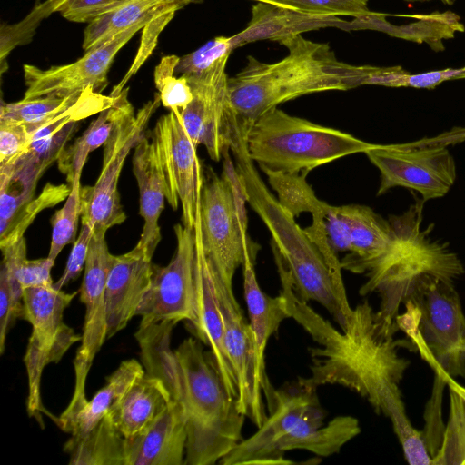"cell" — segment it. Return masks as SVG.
<instances>
[{
  "label": "cell",
  "mask_w": 465,
  "mask_h": 465,
  "mask_svg": "<svg viewBox=\"0 0 465 465\" xmlns=\"http://www.w3.org/2000/svg\"><path fill=\"white\" fill-rule=\"evenodd\" d=\"M290 318L318 343L310 348L309 384H340L366 399L377 414L389 418L394 433L411 424L400 388L411 361L399 348L411 341L397 340L398 326L383 322L367 300L352 308L348 323L338 331L296 293L290 271L279 253L273 254Z\"/></svg>",
  "instance_id": "1"
},
{
  "label": "cell",
  "mask_w": 465,
  "mask_h": 465,
  "mask_svg": "<svg viewBox=\"0 0 465 465\" xmlns=\"http://www.w3.org/2000/svg\"><path fill=\"white\" fill-rule=\"evenodd\" d=\"M151 373L170 396L178 399L186 417L184 465H213L242 440L245 416L225 389L210 351L187 338L163 353Z\"/></svg>",
  "instance_id": "2"
},
{
  "label": "cell",
  "mask_w": 465,
  "mask_h": 465,
  "mask_svg": "<svg viewBox=\"0 0 465 465\" xmlns=\"http://www.w3.org/2000/svg\"><path fill=\"white\" fill-rule=\"evenodd\" d=\"M279 43L288 49L284 58L268 64L248 56L246 65L228 79L235 117L248 128L260 115L284 102L367 84L372 66L340 61L327 43L313 42L302 34Z\"/></svg>",
  "instance_id": "3"
},
{
  "label": "cell",
  "mask_w": 465,
  "mask_h": 465,
  "mask_svg": "<svg viewBox=\"0 0 465 465\" xmlns=\"http://www.w3.org/2000/svg\"><path fill=\"white\" fill-rule=\"evenodd\" d=\"M230 150L235 158L247 203L262 220L290 271L294 290L304 302L323 306L343 330L351 307L344 282L331 270L322 252L265 186L246 149V130L235 124Z\"/></svg>",
  "instance_id": "4"
},
{
  "label": "cell",
  "mask_w": 465,
  "mask_h": 465,
  "mask_svg": "<svg viewBox=\"0 0 465 465\" xmlns=\"http://www.w3.org/2000/svg\"><path fill=\"white\" fill-rule=\"evenodd\" d=\"M423 203L417 201L402 214L389 217L395 232L393 247L359 291L361 295H380L376 312L390 325H398L400 305L419 279L432 275L455 283L465 272L460 259L448 244L432 240L430 227H421Z\"/></svg>",
  "instance_id": "5"
},
{
  "label": "cell",
  "mask_w": 465,
  "mask_h": 465,
  "mask_svg": "<svg viewBox=\"0 0 465 465\" xmlns=\"http://www.w3.org/2000/svg\"><path fill=\"white\" fill-rule=\"evenodd\" d=\"M374 143L278 107L260 115L246 132V149L260 168L304 173L336 159L365 153Z\"/></svg>",
  "instance_id": "6"
},
{
  "label": "cell",
  "mask_w": 465,
  "mask_h": 465,
  "mask_svg": "<svg viewBox=\"0 0 465 465\" xmlns=\"http://www.w3.org/2000/svg\"><path fill=\"white\" fill-rule=\"evenodd\" d=\"M397 323L436 374L465 379V314L454 283L432 275L415 282Z\"/></svg>",
  "instance_id": "7"
},
{
  "label": "cell",
  "mask_w": 465,
  "mask_h": 465,
  "mask_svg": "<svg viewBox=\"0 0 465 465\" xmlns=\"http://www.w3.org/2000/svg\"><path fill=\"white\" fill-rule=\"evenodd\" d=\"M223 171L212 170L203 176L197 228L201 245L213 272L232 282L236 270L248 252L257 253L259 245L247 234L245 192L229 152L223 156Z\"/></svg>",
  "instance_id": "8"
},
{
  "label": "cell",
  "mask_w": 465,
  "mask_h": 465,
  "mask_svg": "<svg viewBox=\"0 0 465 465\" xmlns=\"http://www.w3.org/2000/svg\"><path fill=\"white\" fill-rule=\"evenodd\" d=\"M77 293L65 292L54 285L27 288L23 292L21 318L32 326L24 356L28 379L26 410L41 424L43 371L48 364L58 362L82 338L63 320L64 312Z\"/></svg>",
  "instance_id": "9"
},
{
  "label": "cell",
  "mask_w": 465,
  "mask_h": 465,
  "mask_svg": "<svg viewBox=\"0 0 465 465\" xmlns=\"http://www.w3.org/2000/svg\"><path fill=\"white\" fill-rule=\"evenodd\" d=\"M316 390L303 378L279 390L268 385L263 390L269 409L267 419L254 434L238 443L219 464L293 463L281 459L277 448L285 437L304 425H323L325 412L320 405Z\"/></svg>",
  "instance_id": "10"
},
{
  "label": "cell",
  "mask_w": 465,
  "mask_h": 465,
  "mask_svg": "<svg viewBox=\"0 0 465 465\" xmlns=\"http://www.w3.org/2000/svg\"><path fill=\"white\" fill-rule=\"evenodd\" d=\"M160 103L157 93L136 114H129L118 124L104 145L103 165L97 181L93 186H82L81 223L89 225L94 234H105L108 229L125 221L118 193L120 173Z\"/></svg>",
  "instance_id": "11"
},
{
  "label": "cell",
  "mask_w": 465,
  "mask_h": 465,
  "mask_svg": "<svg viewBox=\"0 0 465 465\" xmlns=\"http://www.w3.org/2000/svg\"><path fill=\"white\" fill-rule=\"evenodd\" d=\"M381 173L378 195L394 187L418 192L422 201L444 196L454 184V158L443 145L374 144L364 153Z\"/></svg>",
  "instance_id": "12"
},
{
  "label": "cell",
  "mask_w": 465,
  "mask_h": 465,
  "mask_svg": "<svg viewBox=\"0 0 465 465\" xmlns=\"http://www.w3.org/2000/svg\"><path fill=\"white\" fill-rule=\"evenodd\" d=\"M174 232L177 244L172 260L166 266L153 264L151 286L136 312L140 324L186 321L193 325L197 321L194 229L177 223Z\"/></svg>",
  "instance_id": "13"
},
{
  "label": "cell",
  "mask_w": 465,
  "mask_h": 465,
  "mask_svg": "<svg viewBox=\"0 0 465 465\" xmlns=\"http://www.w3.org/2000/svg\"><path fill=\"white\" fill-rule=\"evenodd\" d=\"M105 234H93L86 259L80 292L85 307L81 344L74 360V390L73 397L58 418L64 420L74 416L87 401L86 379L97 352L107 339L105 283L112 258Z\"/></svg>",
  "instance_id": "14"
},
{
  "label": "cell",
  "mask_w": 465,
  "mask_h": 465,
  "mask_svg": "<svg viewBox=\"0 0 465 465\" xmlns=\"http://www.w3.org/2000/svg\"><path fill=\"white\" fill-rule=\"evenodd\" d=\"M212 273L223 322L224 347L237 381V406L242 414L260 428L268 416L262 392L270 381L260 371L253 331L234 296L232 282L213 271Z\"/></svg>",
  "instance_id": "15"
},
{
  "label": "cell",
  "mask_w": 465,
  "mask_h": 465,
  "mask_svg": "<svg viewBox=\"0 0 465 465\" xmlns=\"http://www.w3.org/2000/svg\"><path fill=\"white\" fill-rule=\"evenodd\" d=\"M167 185L166 199L176 210L182 205V223L194 229L203 173L197 146L186 132L178 111H169L156 122L151 134Z\"/></svg>",
  "instance_id": "16"
},
{
  "label": "cell",
  "mask_w": 465,
  "mask_h": 465,
  "mask_svg": "<svg viewBox=\"0 0 465 465\" xmlns=\"http://www.w3.org/2000/svg\"><path fill=\"white\" fill-rule=\"evenodd\" d=\"M153 17V16H152ZM143 20L84 53L74 63L41 69L24 64L25 91L22 99L66 97L92 87L102 94L109 84L108 72L116 54L152 18Z\"/></svg>",
  "instance_id": "17"
},
{
  "label": "cell",
  "mask_w": 465,
  "mask_h": 465,
  "mask_svg": "<svg viewBox=\"0 0 465 465\" xmlns=\"http://www.w3.org/2000/svg\"><path fill=\"white\" fill-rule=\"evenodd\" d=\"M223 61L202 76H184L193 93L191 103L180 113L193 143L203 145L213 161L229 152L235 114L232 107L225 67Z\"/></svg>",
  "instance_id": "18"
},
{
  "label": "cell",
  "mask_w": 465,
  "mask_h": 465,
  "mask_svg": "<svg viewBox=\"0 0 465 465\" xmlns=\"http://www.w3.org/2000/svg\"><path fill=\"white\" fill-rule=\"evenodd\" d=\"M152 260L137 244L124 254L112 255L105 283L107 339L124 329L136 315L151 286Z\"/></svg>",
  "instance_id": "19"
},
{
  "label": "cell",
  "mask_w": 465,
  "mask_h": 465,
  "mask_svg": "<svg viewBox=\"0 0 465 465\" xmlns=\"http://www.w3.org/2000/svg\"><path fill=\"white\" fill-rule=\"evenodd\" d=\"M194 233L197 321L193 325H190V328L199 341L209 346V351L226 391L237 399V381L224 347L223 322L213 273L203 253L196 227Z\"/></svg>",
  "instance_id": "20"
},
{
  "label": "cell",
  "mask_w": 465,
  "mask_h": 465,
  "mask_svg": "<svg viewBox=\"0 0 465 465\" xmlns=\"http://www.w3.org/2000/svg\"><path fill=\"white\" fill-rule=\"evenodd\" d=\"M186 440L183 406L171 397L167 408L147 429L126 439L125 465H183Z\"/></svg>",
  "instance_id": "21"
},
{
  "label": "cell",
  "mask_w": 465,
  "mask_h": 465,
  "mask_svg": "<svg viewBox=\"0 0 465 465\" xmlns=\"http://www.w3.org/2000/svg\"><path fill=\"white\" fill-rule=\"evenodd\" d=\"M339 209L351 235V250L341 261V266L353 273L368 274L390 252L394 242L393 227L368 206L349 204Z\"/></svg>",
  "instance_id": "22"
},
{
  "label": "cell",
  "mask_w": 465,
  "mask_h": 465,
  "mask_svg": "<svg viewBox=\"0 0 465 465\" xmlns=\"http://www.w3.org/2000/svg\"><path fill=\"white\" fill-rule=\"evenodd\" d=\"M133 172L140 193L143 231L136 243L151 257L161 241L159 218L164 207L167 185L156 147L144 134L134 148Z\"/></svg>",
  "instance_id": "23"
},
{
  "label": "cell",
  "mask_w": 465,
  "mask_h": 465,
  "mask_svg": "<svg viewBox=\"0 0 465 465\" xmlns=\"http://www.w3.org/2000/svg\"><path fill=\"white\" fill-rule=\"evenodd\" d=\"M326 26L348 28L349 23L339 16L316 15L258 3L252 9L246 28L232 35L235 47L250 42L283 38Z\"/></svg>",
  "instance_id": "24"
},
{
  "label": "cell",
  "mask_w": 465,
  "mask_h": 465,
  "mask_svg": "<svg viewBox=\"0 0 465 465\" xmlns=\"http://www.w3.org/2000/svg\"><path fill=\"white\" fill-rule=\"evenodd\" d=\"M171 396L163 381L146 372L138 378L108 415L125 438L141 434L167 408Z\"/></svg>",
  "instance_id": "25"
},
{
  "label": "cell",
  "mask_w": 465,
  "mask_h": 465,
  "mask_svg": "<svg viewBox=\"0 0 465 465\" xmlns=\"http://www.w3.org/2000/svg\"><path fill=\"white\" fill-rule=\"evenodd\" d=\"M257 253L248 252L243 267V290L250 324L253 331L260 371H265V349L269 338L274 334L282 322L290 318L285 298L282 293L270 297L261 289L254 269Z\"/></svg>",
  "instance_id": "26"
},
{
  "label": "cell",
  "mask_w": 465,
  "mask_h": 465,
  "mask_svg": "<svg viewBox=\"0 0 465 465\" xmlns=\"http://www.w3.org/2000/svg\"><path fill=\"white\" fill-rule=\"evenodd\" d=\"M417 19L416 22L395 25L385 19V15L371 12L365 16L354 18L349 24V28L377 30L394 37L426 43L435 51L444 49L443 40L453 38L456 33L465 31L460 16L451 11L419 15Z\"/></svg>",
  "instance_id": "27"
},
{
  "label": "cell",
  "mask_w": 465,
  "mask_h": 465,
  "mask_svg": "<svg viewBox=\"0 0 465 465\" xmlns=\"http://www.w3.org/2000/svg\"><path fill=\"white\" fill-rule=\"evenodd\" d=\"M128 91L129 88L125 87L117 95L114 104L98 114L82 135L62 151L57 165L60 172L65 175L69 185L74 177L82 175L89 154L104 146L118 124L134 113L128 100Z\"/></svg>",
  "instance_id": "28"
},
{
  "label": "cell",
  "mask_w": 465,
  "mask_h": 465,
  "mask_svg": "<svg viewBox=\"0 0 465 465\" xmlns=\"http://www.w3.org/2000/svg\"><path fill=\"white\" fill-rule=\"evenodd\" d=\"M145 370L135 359L120 363L106 378L105 384L87 400L85 404L71 418L58 421L60 428L74 437H83L90 432L123 397L129 387Z\"/></svg>",
  "instance_id": "29"
},
{
  "label": "cell",
  "mask_w": 465,
  "mask_h": 465,
  "mask_svg": "<svg viewBox=\"0 0 465 465\" xmlns=\"http://www.w3.org/2000/svg\"><path fill=\"white\" fill-rule=\"evenodd\" d=\"M0 274L8 283L12 299V321L21 318L23 292L27 288L53 286L51 276L54 261L48 257L28 260L25 237L1 248Z\"/></svg>",
  "instance_id": "30"
},
{
  "label": "cell",
  "mask_w": 465,
  "mask_h": 465,
  "mask_svg": "<svg viewBox=\"0 0 465 465\" xmlns=\"http://www.w3.org/2000/svg\"><path fill=\"white\" fill-rule=\"evenodd\" d=\"M126 439L105 415L86 435L71 438L64 450L70 465H125Z\"/></svg>",
  "instance_id": "31"
},
{
  "label": "cell",
  "mask_w": 465,
  "mask_h": 465,
  "mask_svg": "<svg viewBox=\"0 0 465 465\" xmlns=\"http://www.w3.org/2000/svg\"><path fill=\"white\" fill-rule=\"evenodd\" d=\"M199 0H125L90 21L84 32L82 47L95 48L114 35L153 16L163 7L177 2L188 5Z\"/></svg>",
  "instance_id": "32"
},
{
  "label": "cell",
  "mask_w": 465,
  "mask_h": 465,
  "mask_svg": "<svg viewBox=\"0 0 465 465\" xmlns=\"http://www.w3.org/2000/svg\"><path fill=\"white\" fill-rule=\"evenodd\" d=\"M360 432L358 419L351 415L337 416L322 427L307 425L292 431L280 442L277 454L284 458L286 451L306 450L328 457L339 452L342 446Z\"/></svg>",
  "instance_id": "33"
},
{
  "label": "cell",
  "mask_w": 465,
  "mask_h": 465,
  "mask_svg": "<svg viewBox=\"0 0 465 465\" xmlns=\"http://www.w3.org/2000/svg\"><path fill=\"white\" fill-rule=\"evenodd\" d=\"M272 188L277 193L278 202L292 216L310 213L312 218L324 215L327 203L321 201L306 182V174L261 168Z\"/></svg>",
  "instance_id": "34"
},
{
  "label": "cell",
  "mask_w": 465,
  "mask_h": 465,
  "mask_svg": "<svg viewBox=\"0 0 465 465\" xmlns=\"http://www.w3.org/2000/svg\"><path fill=\"white\" fill-rule=\"evenodd\" d=\"M84 91L66 97L44 96L29 100L21 99L15 103L2 101L0 118L25 124L32 141L37 131L45 127L55 117L74 104Z\"/></svg>",
  "instance_id": "35"
},
{
  "label": "cell",
  "mask_w": 465,
  "mask_h": 465,
  "mask_svg": "<svg viewBox=\"0 0 465 465\" xmlns=\"http://www.w3.org/2000/svg\"><path fill=\"white\" fill-rule=\"evenodd\" d=\"M450 415L440 448L432 465L465 464V389L449 379Z\"/></svg>",
  "instance_id": "36"
},
{
  "label": "cell",
  "mask_w": 465,
  "mask_h": 465,
  "mask_svg": "<svg viewBox=\"0 0 465 465\" xmlns=\"http://www.w3.org/2000/svg\"><path fill=\"white\" fill-rule=\"evenodd\" d=\"M71 186L66 184L46 183L35 200H30L17 212L7 229L0 233V248L12 244L24 237V233L37 214L66 200Z\"/></svg>",
  "instance_id": "37"
},
{
  "label": "cell",
  "mask_w": 465,
  "mask_h": 465,
  "mask_svg": "<svg viewBox=\"0 0 465 465\" xmlns=\"http://www.w3.org/2000/svg\"><path fill=\"white\" fill-rule=\"evenodd\" d=\"M462 78H464L462 68H447L421 74H410L400 65L375 66L367 84L433 89L442 82Z\"/></svg>",
  "instance_id": "38"
},
{
  "label": "cell",
  "mask_w": 465,
  "mask_h": 465,
  "mask_svg": "<svg viewBox=\"0 0 465 465\" xmlns=\"http://www.w3.org/2000/svg\"><path fill=\"white\" fill-rule=\"evenodd\" d=\"M70 186L65 203L51 219L52 237L47 257L54 262L64 247L74 241L82 214L81 175L74 177Z\"/></svg>",
  "instance_id": "39"
},
{
  "label": "cell",
  "mask_w": 465,
  "mask_h": 465,
  "mask_svg": "<svg viewBox=\"0 0 465 465\" xmlns=\"http://www.w3.org/2000/svg\"><path fill=\"white\" fill-rule=\"evenodd\" d=\"M180 57L174 54L162 58L154 70V84L161 104L169 111H183L192 101L193 93L183 75L175 76Z\"/></svg>",
  "instance_id": "40"
},
{
  "label": "cell",
  "mask_w": 465,
  "mask_h": 465,
  "mask_svg": "<svg viewBox=\"0 0 465 465\" xmlns=\"http://www.w3.org/2000/svg\"><path fill=\"white\" fill-rule=\"evenodd\" d=\"M125 0H46L36 5L28 14L36 23L53 13L75 23H89L96 16Z\"/></svg>",
  "instance_id": "41"
},
{
  "label": "cell",
  "mask_w": 465,
  "mask_h": 465,
  "mask_svg": "<svg viewBox=\"0 0 465 465\" xmlns=\"http://www.w3.org/2000/svg\"><path fill=\"white\" fill-rule=\"evenodd\" d=\"M185 2L171 4L158 11L142 29L140 46L129 70L124 78L117 84L111 92V95H118L125 87L127 82L137 73L144 62L149 58L154 50L158 37L163 28L173 18L175 13L187 5Z\"/></svg>",
  "instance_id": "42"
},
{
  "label": "cell",
  "mask_w": 465,
  "mask_h": 465,
  "mask_svg": "<svg viewBox=\"0 0 465 465\" xmlns=\"http://www.w3.org/2000/svg\"><path fill=\"white\" fill-rule=\"evenodd\" d=\"M236 48L232 36H217L195 51L180 57L175 74L183 76H202L228 60Z\"/></svg>",
  "instance_id": "43"
},
{
  "label": "cell",
  "mask_w": 465,
  "mask_h": 465,
  "mask_svg": "<svg viewBox=\"0 0 465 465\" xmlns=\"http://www.w3.org/2000/svg\"><path fill=\"white\" fill-rule=\"evenodd\" d=\"M301 13L360 18L369 15L368 0H252Z\"/></svg>",
  "instance_id": "44"
},
{
  "label": "cell",
  "mask_w": 465,
  "mask_h": 465,
  "mask_svg": "<svg viewBox=\"0 0 465 465\" xmlns=\"http://www.w3.org/2000/svg\"><path fill=\"white\" fill-rule=\"evenodd\" d=\"M31 143V135L25 124L0 118V166L13 163Z\"/></svg>",
  "instance_id": "45"
},
{
  "label": "cell",
  "mask_w": 465,
  "mask_h": 465,
  "mask_svg": "<svg viewBox=\"0 0 465 465\" xmlns=\"http://www.w3.org/2000/svg\"><path fill=\"white\" fill-rule=\"evenodd\" d=\"M93 234V229L89 225L82 224L80 234L73 243L65 268L58 281L54 283L56 289L62 290L70 282L76 280L84 270Z\"/></svg>",
  "instance_id": "46"
},
{
  "label": "cell",
  "mask_w": 465,
  "mask_h": 465,
  "mask_svg": "<svg viewBox=\"0 0 465 465\" xmlns=\"http://www.w3.org/2000/svg\"><path fill=\"white\" fill-rule=\"evenodd\" d=\"M324 226L332 250L349 252L351 250L350 228L339 206L327 204L324 211Z\"/></svg>",
  "instance_id": "47"
},
{
  "label": "cell",
  "mask_w": 465,
  "mask_h": 465,
  "mask_svg": "<svg viewBox=\"0 0 465 465\" xmlns=\"http://www.w3.org/2000/svg\"><path fill=\"white\" fill-rule=\"evenodd\" d=\"M12 321V299L6 279L0 274V353L5 348V340Z\"/></svg>",
  "instance_id": "48"
},
{
  "label": "cell",
  "mask_w": 465,
  "mask_h": 465,
  "mask_svg": "<svg viewBox=\"0 0 465 465\" xmlns=\"http://www.w3.org/2000/svg\"><path fill=\"white\" fill-rule=\"evenodd\" d=\"M443 4L445 5H451L455 0H440Z\"/></svg>",
  "instance_id": "49"
},
{
  "label": "cell",
  "mask_w": 465,
  "mask_h": 465,
  "mask_svg": "<svg viewBox=\"0 0 465 465\" xmlns=\"http://www.w3.org/2000/svg\"><path fill=\"white\" fill-rule=\"evenodd\" d=\"M408 2H423V1H430V0H404Z\"/></svg>",
  "instance_id": "50"
},
{
  "label": "cell",
  "mask_w": 465,
  "mask_h": 465,
  "mask_svg": "<svg viewBox=\"0 0 465 465\" xmlns=\"http://www.w3.org/2000/svg\"><path fill=\"white\" fill-rule=\"evenodd\" d=\"M462 68V71H463V76L465 78V66L461 67Z\"/></svg>",
  "instance_id": "51"
},
{
  "label": "cell",
  "mask_w": 465,
  "mask_h": 465,
  "mask_svg": "<svg viewBox=\"0 0 465 465\" xmlns=\"http://www.w3.org/2000/svg\"><path fill=\"white\" fill-rule=\"evenodd\" d=\"M41 3V0H35V5L40 4Z\"/></svg>",
  "instance_id": "52"
}]
</instances>
